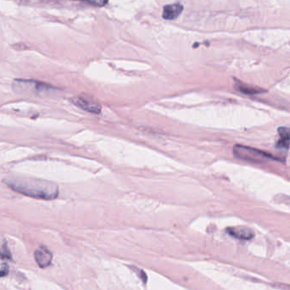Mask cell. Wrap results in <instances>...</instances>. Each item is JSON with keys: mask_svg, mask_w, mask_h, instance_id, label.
<instances>
[{"mask_svg": "<svg viewBox=\"0 0 290 290\" xmlns=\"http://www.w3.org/2000/svg\"><path fill=\"white\" fill-rule=\"evenodd\" d=\"M9 274V267L8 266H5V267L0 269V277H6Z\"/></svg>", "mask_w": 290, "mask_h": 290, "instance_id": "7c38bea8", "label": "cell"}, {"mask_svg": "<svg viewBox=\"0 0 290 290\" xmlns=\"http://www.w3.org/2000/svg\"><path fill=\"white\" fill-rule=\"evenodd\" d=\"M280 139L277 142V148L287 149L290 145V128L281 127L277 130Z\"/></svg>", "mask_w": 290, "mask_h": 290, "instance_id": "ba28073f", "label": "cell"}, {"mask_svg": "<svg viewBox=\"0 0 290 290\" xmlns=\"http://www.w3.org/2000/svg\"><path fill=\"white\" fill-rule=\"evenodd\" d=\"M227 232L228 234L237 239L250 240L255 237V232L246 227H228Z\"/></svg>", "mask_w": 290, "mask_h": 290, "instance_id": "8992f818", "label": "cell"}, {"mask_svg": "<svg viewBox=\"0 0 290 290\" xmlns=\"http://www.w3.org/2000/svg\"><path fill=\"white\" fill-rule=\"evenodd\" d=\"M182 11H183V7L180 4L168 5L164 7L162 17L167 21H174L179 17Z\"/></svg>", "mask_w": 290, "mask_h": 290, "instance_id": "52a82bcc", "label": "cell"}, {"mask_svg": "<svg viewBox=\"0 0 290 290\" xmlns=\"http://www.w3.org/2000/svg\"><path fill=\"white\" fill-rule=\"evenodd\" d=\"M237 89L239 92H243L245 94L253 95L259 94V93H262L265 92V90L260 87H251L248 85L245 84V83H239L237 85Z\"/></svg>", "mask_w": 290, "mask_h": 290, "instance_id": "9c48e42d", "label": "cell"}, {"mask_svg": "<svg viewBox=\"0 0 290 290\" xmlns=\"http://www.w3.org/2000/svg\"><path fill=\"white\" fill-rule=\"evenodd\" d=\"M79 1L96 7H104L108 4V0H79Z\"/></svg>", "mask_w": 290, "mask_h": 290, "instance_id": "30bf717a", "label": "cell"}, {"mask_svg": "<svg viewBox=\"0 0 290 290\" xmlns=\"http://www.w3.org/2000/svg\"><path fill=\"white\" fill-rule=\"evenodd\" d=\"M233 154L237 158L240 160L253 162V163H261L270 159L277 160L276 157L265 151H259L256 149L250 148V147L239 144L235 145L233 147Z\"/></svg>", "mask_w": 290, "mask_h": 290, "instance_id": "7a4b0ae2", "label": "cell"}, {"mask_svg": "<svg viewBox=\"0 0 290 290\" xmlns=\"http://www.w3.org/2000/svg\"><path fill=\"white\" fill-rule=\"evenodd\" d=\"M34 258L38 267L41 268H46V267H50L51 264L52 263L53 255L49 249L44 246H41L35 251Z\"/></svg>", "mask_w": 290, "mask_h": 290, "instance_id": "5b68a950", "label": "cell"}, {"mask_svg": "<svg viewBox=\"0 0 290 290\" xmlns=\"http://www.w3.org/2000/svg\"><path fill=\"white\" fill-rule=\"evenodd\" d=\"M131 269L137 274V277H139L140 279L142 280L143 283H146V282H147V275L142 270L138 269V268H136V267H131Z\"/></svg>", "mask_w": 290, "mask_h": 290, "instance_id": "8fae6325", "label": "cell"}, {"mask_svg": "<svg viewBox=\"0 0 290 290\" xmlns=\"http://www.w3.org/2000/svg\"><path fill=\"white\" fill-rule=\"evenodd\" d=\"M13 88L19 93H31L36 95L47 93L55 89L47 83L32 80H16L13 83Z\"/></svg>", "mask_w": 290, "mask_h": 290, "instance_id": "3957f363", "label": "cell"}, {"mask_svg": "<svg viewBox=\"0 0 290 290\" xmlns=\"http://www.w3.org/2000/svg\"><path fill=\"white\" fill-rule=\"evenodd\" d=\"M72 103L75 106L82 109L83 111L91 112V113H101V106L98 101H96L93 97L89 95L82 94L71 100Z\"/></svg>", "mask_w": 290, "mask_h": 290, "instance_id": "277c9868", "label": "cell"}, {"mask_svg": "<svg viewBox=\"0 0 290 290\" xmlns=\"http://www.w3.org/2000/svg\"><path fill=\"white\" fill-rule=\"evenodd\" d=\"M4 182L11 189L31 198L52 201L59 196V187L56 183L23 176H10L4 178Z\"/></svg>", "mask_w": 290, "mask_h": 290, "instance_id": "6da1fadb", "label": "cell"}]
</instances>
